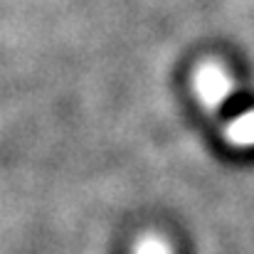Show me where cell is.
Wrapping results in <instances>:
<instances>
[{
  "label": "cell",
  "mask_w": 254,
  "mask_h": 254,
  "mask_svg": "<svg viewBox=\"0 0 254 254\" xmlns=\"http://www.w3.org/2000/svg\"><path fill=\"white\" fill-rule=\"evenodd\" d=\"M222 136L235 148H254V109H247L230 119L222 128Z\"/></svg>",
  "instance_id": "obj_2"
},
{
  "label": "cell",
  "mask_w": 254,
  "mask_h": 254,
  "mask_svg": "<svg viewBox=\"0 0 254 254\" xmlns=\"http://www.w3.org/2000/svg\"><path fill=\"white\" fill-rule=\"evenodd\" d=\"M131 254H175V252H173V245H170L168 237H163L158 232H143L133 242Z\"/></svg>",
  "instance_id": "obj_3"
},
{
  "label": "cell",
  "mask_w": 254,
  "mask_h": 254,
  "mask_svg": "<svg viewBox=\"0 0 254 254\" xmlns=\"http://www.w3.org/2000/svg\"><path fill=\"white\" fill-rule=\"evenodd\" d=\"M192 94L205 111H217L232 94L235 82L230 69L220 60H202L192 69Z\"/></svg>",
  "instance_id": "obj_1"
}]
</instances>
